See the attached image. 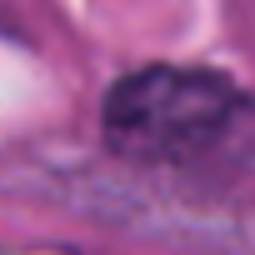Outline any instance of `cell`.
I'll return each mask as SVG.
<instances>
[{"instance_id":"1","label":"cell","mask_w":255,"mask_h":255,"mask_svg":"<svg viewBox=\"0 0 255 255\" xmlns=\"http://www.w3.org/2000/svg\"><path fill=\"white\" fill-rule=\"evenodd\" d=\"M105 145L175 175H240L255 165V100L195 65H145L110 85L100 105Z\"/></svg>"}]
</instances>
